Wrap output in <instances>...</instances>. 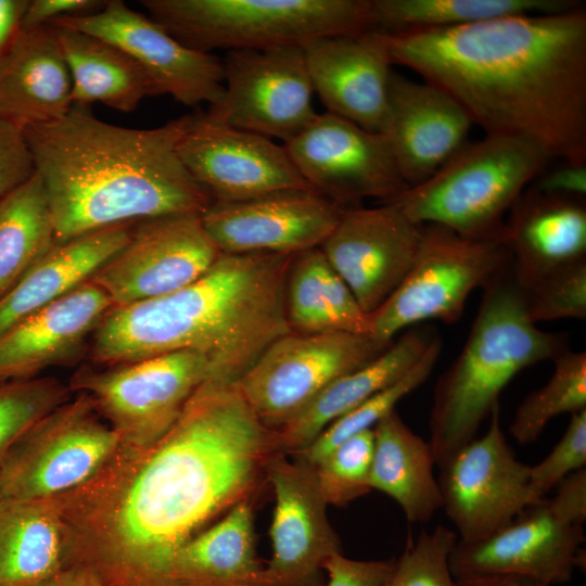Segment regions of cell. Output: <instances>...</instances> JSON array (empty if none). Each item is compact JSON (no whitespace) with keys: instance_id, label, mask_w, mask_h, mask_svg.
Instances as JSON below:
<instances>
[{"instance_id":"21","label":"cell","mask_w":586,"mask_h":586,"mask_svg":"<svg viewBox=\"0 0 586 586\" xmlns=\"http://www.w3.org/2000/svg\"><path fill=\"white\" fill-rule=\"evenodd\" d=\"M344 209L313 189L284 190L213 202L201 219L221 253L295 255L320 247Z\"/></svg>"},{"instance_id":"28","label":"cell","mask_w":586,"mask_h":586,"mask_svg":"<svg viewBox=\"0 0 586 586\" xmlns=\"http://www.w3.org/2000/svg\"><path fill=\"white\" fill-rule=\"evenodd\" d=\"M133 225H115L56 242L0 298V334L89 281L129 241Z\"/></svg>"},{"instance_id":"36","label":"cell","mask_w":586,"mask_h":586,"mask_svg":"<svg viewBox=\"0 0 586 586\" xmlns=\"http://www.w3.org/2000/svg\"><path fill=\"white\" fill-rule=\"evenodd\" d=\"M552 361L548 382L531 392L515 410L509 431L519 444L535 442L555 417L586 409V353L566 348Z\"/></svg>"},{"instance_id":"6","label":"cell","mask_w":586,"mask_h":586,"mask_svg":"<svg viewBox=\"0 0 586 586\" xmlns=\"http://www.w3.org/2000/svg\"><path fill=\"white\" fill-rule=\"evenodd\" d=\"M549 157L535 144L486 135L466 142L425 181L386 203L411 220L435 224L456 233L506 243L504 217Z\"/></svg>"},{"instance_id":"48","label":"cell","mask_w":586,"mask_h":586,"mask_svg":"<svg viewBox=\"0 0 586 586\" xmlns=\"http://www.w3.org/2000/svg\"><path fill=\"white\" fill-rule=\"evenodd\" d=\"M29 0H0V60L22 29Z\"/></svg>"},{"instance_id":"12","label":"cell","mask_w":586,"mask_h":586,"mask_svg":"<svg viewBox=\"0 0 586 586\" xmlns=\"http://www.w3.org/2000/svg\"><path fill=\"white\" fill-rule=\"evenodd\" d=\"M222 65L224 95L206 111L214 118L284 143L317 118L302 46L230 50Z\"/></svg>"},{"instance_id":"27","label":"cell","mask_w":586,"mask_h":586,"mask_svg":"<svg viewBox=\"0 0 586 586\" xmlns=\"http://www.w3.org/2000/svg\"><path fill=\"white\" fill-rule=\"evenodd\" d=\"M438 335L433 328H408L377 358L328 385L303 411L276 431L279 453L293 455L329 424L403 378Z\"/></svg>"},{"instance_id":"35","label":"cell","mask_w":586,"mask_h":586,"mask_svg":"<svg viewBox=\"0 0 586 586\" xmlns=\"http://www.w3.org/2000/svg\"><path fill=\"white\" fill-rule=\"evenodd\" d=\"M353 295L320 247L296 254L285 286V313L291 331H339L337 318L351 306Z\"/></svg>"},{"instance_id":"43","label":"cell","mask_w":586,"mask_h":586,"mask_svg":"<svg viewBox=\"0 0 586 586\" xmlns=\"http://www.w3.org/2000/svg\"><path fill=\"white\" fill-rule=\"evenodd\" d=\"M35 173L34 157L23 128L0 118V199Z\"/></svg>"},{"instance_id":"4","label":"cell","mask_w":586,"mask_h":586,"mask_svg":"<svg viewBox=\"0 0 586 586\" xmlns=\"http://www.w3.org/2000/svg\"><path fill=\"white\" fill-rule=\"evenodd\" d=\"M295 255L221 253L175 292L112 307L92 333V360L113 366L194 351L207 357L209 379L237 383L269 344L291 332L285 286Z\"/></svg>"},{"instance_id":"30","label":"cell","mask_w":586,"mask_h":586,"mask_svg":"<svg viewBox=\"0 0 586 586\" xmlns=\"http://www.w3.org/2000/svg\"><path fill=\"white\" fill-rule=\"evenodd\" d=\"M168 576L184 586H273L256 553L252 498L187 542Z\"/></svg>"},{"instance_id":"10","label":"cell","mask_w":586,"mask_h":586,"mask_svg":"<svg viewBox=\"0 0 586 586\" xmlns=\"http://www.w3.org/2000/svg\"><path fill=\"white\" fill-rule=\"evenodd\" d=\"M119 440L85 393L34 425L0 462V499H50L75 491L113 458Z\"/></svg>"},{"instance_id":"46","label":"cell","mask_w":586,"mask_h":586,"mask_svg":"<svg viewBox=\"0 0 586 586\" xmlns=\"http://www.w3.org/2000/svg\"><path fill=\"white\" fill-rule=\"evenodd\" d=\"M547 502L562 520L583 525L586 520V469H579L560 482L556 495Z\"/></svg>"},{"instance_id":"23","label":"cell","mask_w":586,"mask_h":586,"mask_svg":"<svg viewBox=\"0 0 586 586\" xmlns=\"http://www.w3.org/2000/svg\"><path fill=\"white\" fill-rule=\"evenodd\" d=\"M303 50L314 92L327 112L379 132L393 72L385 34L366 29L324 36Z\"/></svg>"},{"instance_id":"47","label":"cell","mask_w":586,"mask_h":586,"mask_svg":"<svg viewBox=\"0 0 586 586\" xmlns=\"http://www.w3.org/2000/svg\"><path fill=\"white\" fill-rule=\"evenodd\" d=\"M533 187L547 194L582 199L586 194V165L564 163L537 177Z\"/></svg>"},{"instance_id":"16","label":"cell","mask_w":586,"mask_h":586,"mask_svg":"<svg viewBox=\"0 0 586 586\" xmlns=\"http://www.w3.org/2000/svg\"><path fill=\"white\" fill-rule=\"evenodd\" d=\"M177 150L186 168L214 202H239L284 190L311 189L283 144L231 127L207 112L191 115Z\"/></svg>"},{"instance_id":"29","label":"cell","mask_w":586,"mask_h":586,"mask_svg":"<svg viewBox=\"0 0 586 586\" xmlns=\"http://www.w3.org/2000/svg\"><path fill=\"white\" fill-rule=\"evenodd\" d=\"M69 532L56 498L0 499V586H38L66 565Z\"/></svg>"},{"instance_id":"25","label":"cell","mask_w":586,"mask_h":586,"mask_svg":"<svg viewBox=\"0 0 586 586\" xmlns=\"http://www.w3.org/2000/svg\"><path fill=\"white\" fill-rule=\"evenodd\" d=\"M511 271L526 291L549 275L586 260V206L581 198L525 189L508 213Z\"/></svg>"},{"instance_id":"41","label":"cell","mask_w":586,"mask_h":586,"mask_svg":"<svg viewBox=\"0 0 586 586\" xmlns=\"http://www.w3.org/2000/svg\"><path fill=\"white\" fill-rule=\"evenodd\" d=\"M523 292L527 316L535 324L563 318L585 319L586 260L560 269Z\"/></svg>"},{"instance_id":"19","label":"cell","mask_w":586,"mask_h":586,"mask_svg":"<svg viewBox=\"0 0 586 586\" xmlns=\"http://www.w3.org/2000/svg\"><path fill=\"white\" fill-rule=\"evenodd\" d=\"M265 477L275 494L268 578L273 586H324L323 566L342 553V545L328 519L314 467L276 453Z\"/></svg>"},{"instance_id":"14","label":"cell","mask_w":586,"mask_h":586,"mask_svg":"<svg viewBox=\"0 0 586 586\" xmlns=\"http://www.w3.org/2000/svg\"><path fill=\"white\" fill-rule=\"evenodd\" d=\"M283 145L310 188L342 208L386 203L409 188L381 133L331 113Z\"/></svg>"},{"instance_id":"15","label":"cell","mask_w":586,"mask_h":586,"mask_svg":"<svg viewBox=\"0 0 586 586\" xmlns=\"http://www.w3.org/2000/svg\"><path fill=\"white\" fill-rule=\"evenodd\" d=\"M220 250L199 215H175L135 222L125 246L90 279L113 307L175 292L202 277Z\"/></svg>"},{"instance_id":"39","label":"cell","mask_w":586,"mask_h":586,"mask_svg":"<svg viewBox=\"0 0 586 586\" xmlns=\"http://www.w3.org/2000/svg\"><path fill=\"white\" fill-rule=\"evenodd\" d=\"M373 444V429L362 431L337 445L314 466L327 505L346 506L371 492Z\"/></svg>"},{"instance_id":"50","label":"cell","mask_w":586,"mask_h":586,"mask_svg":"<svg viewBox=\"0 0 586 586\" xmlns=\"http://www.w3.org/2000/svg\"><path fill=\"white\" fill-rule=\"evenodd\" d=\"M459 586H521V578L515 576H497L456 579Z\"/></svg>"},{"instance_id":"24","label":"cell","mask_w":586,"mask_h":586,"mask_svg":"<svg viewBox=\"0 0 586 586\" xmlns=\"http://www.w3.org/2000/svg\"><path fill=\"white\" fill-rule=\"evenodd\" d=\"M112 307L89 280L10 327L0 334V383L36 378L73 360Z\"/></svg>"},{"instance_id":"8","label":"cell","mask_w":586,"mask_h":586,"mask_svg":"<svg viewBox=\"0 0 586 586\" xmlns=\"http://www.w3.org/2000/svg\"><path fill=\"white\" fill-rule=\"evenodd\" d=\"M510 262L502 241L467 238L440 225H423L410 270L370 315L371 336L391 343L398 332L423 321H458L472 291L486 285Z\"/></svg>"},{"instance_id":"44","label":"cell","mask_w":586,"mask_h":586,"mask_svg":"<svg viewBox=\"0 0 586 586\" xmlns=\"http://www.w3.org/2000/svg\"><path fill=\"white\" fill-rule=\"evenodd\" d=\"M394 560H355L343 553L333 556L323 566L324 586H384Z\"/></svg>"},{"instance_id":"5","label":"cell","mask_w":586,"mask_h":586,"mask_svg":"<svg viewBox=\"0 0 586 586\" xmlns=\"http://www.w3.org/2000/svg\"><path fill=\"white\" fill-rule=\"evenodd\" d=\"M566 348L563 334L540 330L530 320L510 262L483 286L464 345L435 385L429 441L435 463L476 437L517 373Z\"/></svg>"},{"instance_id":"33","label":"cell","mask_w":586,"mask_h":586,"mask_svg":"<svg viewBox=\"0 0 586 586\" xmlns=\"http://www.w3.org/2000/svg\"><path fill=\"white\" fill-rule=\"evenodd\" d=\"M574 0H370V29L385 35L446 29L520 14L581 8Z\"/></svg>"},{"instance_id":"17","label":"cell","mask_w":586,"mask_h":586,"mask_svg":"<svg viewBox=\"0 0 586 586\" xmlns=\"http://www.w3.org/2000/svg\"><path fill=\"white\" fill-rule=\"evenodd\" d=\"M584 542L583 525L559 518L544 498L485 538L457 539L449 568L456 579L515 576L559 585L581 566Z\"/></svg>"},{"instance_id":"37","label":"cell","mask_w":586,"mask_h":586,"mask_svg":"<svg viewBox=\"0 0 586 586\" xmlns=\"http://www.w3.org/2000/svg\"><path fill=\"white\" fill-rule=\"evenodd\" d=\"M442 351L437 336L422 358L398 381L329 424L308 446L290 455L314 467L347 438L373 426L431 374Z\"/></svg>"},{"instance_id":"51","label":"cell","mask_w":586,"mask_h":586,"mask_svg":"<svg viewBox=\"0 0 586 586\" xmlns=\"http://www.w3.org/2000/svg\"><path fill=\"white\" fill-rule=\"evenodd\" d=\"M521 586H547L540 583L527 581V579H521Z\"/></svg>"},{"instance_id":"42","label":"cell","mask_w":586,"mask_h":586,"mask_svg":"<svg viewBox=\"0 0 586 586\" xmlns=\"http://www.w3.org/2000/svg\"><path fill=\"white\" fill-rule=\"evenodd\" d=\"M586 464V409L571 415L570 422L553 449L530 468V493L537 502L568 475Z\"/></svg>"},{"instance_id":"34","label":"cell","mask_w":586,"mask_h":586,"mask_svg":"<svg viewBox=\"0 0 586 586\" xmlns=\"http://www.w3.org/2000/svg\"><path fill=\"white\" fill-rule=\"evenodd\" d=\"M56 243L42 179L35 175L0 199V298Z\"/></svg>"},{"instance_id":"13","label":"cell","mask_w":586,"mask_h":586,"mask_svg":"<svg viewBox=\"0 0 586 586\" xmlns=\"http://www.w3.org/2000/svg\"><path fill=\"white\" fill-rule=\"evenodd\" d=\"M488 429L463 445L440 467L442 509L458 539L474 542L509 524L535 504L530 493V466L515 457L500 426L499 405Z\"/></svg>"},{"instance_id":"49","label":"cell","mask_w":586,"mask_h":586,"mask_svg":"<svg viewBox=\"0 0 586 586\" xmlns=\"http://www.w3.org/2000/svg\"><path fill=\"white\" fill-rule=\"evenodd\" d=\"M38 586H105L93 573L80 566H65Z\"/></svg>"},{"instance_id":"2","label":"cell","mask_w":586,"mask_h":586,"mask_svg":"<svg viewBox=\"0 0 586 586\" xmlns=\"http://www.w3.org/2000/svg\"><path fill=\"white\" fill-rule=\"evenodd\" d=\"M393 64L441 88L486 135L586 164V11L385 35Z\"/></svg>"},{"instance_id":"3","label":"cell","mask_w":586,"mask_h":586,"mask_svg":"<svg viewBox=\"0 0 586 586\" xmlns=\"http://www.w3.org/2000/svg\"><path fill=\"white\" fill-rule=\"evenodd\" d=\"M190 117L133 129L73 106L58 120L23 128L56 242L150 218L202 216L214 200L177 150Z\"/></svg>"},{"instance_id":"7","label":"cell","mask_w":586,"mask_h":586,"mask_svg":"<svg viewBox=\"0 0 586 586\" xmlns=\"http://www.w3.org/2000/svg\"><path fill=\"white\" fill-rule=\"evenodd\" d=\"M186 47L262 50L370 29V0H142Z\"/></svg>"},{"instance_id":"38","label":"cell","mask_w":586,"mask_h":586,"mask_svg":"<svg viewBox=\"0 0 586 586\" xmlns=\"http://www.w3.org/2000/svg\"><path fill=\"white\" fill-rule=\"evenodd\" d=\"M72 396L68 384L54 377L0 383V462L31 425Z\"/></svg>"},{"instance_id":"1","label":"cell","mask_w":586,"mask_h":586,"mask_svg":"<svg viewBox=\"0 0 586 586\" xmlns=\"http://www.w3.org/2000/svg\"><path fill=\"white\" fill-rule=\"evenodd\" d=\"M276 453V431L237 383L207 379L157 443L118 447L94 477L56 497L69 532L65 566L105 586H165L178 550L252 498Z\"/></svg>"},{"instance_id":"31","label":"cell","mask_w":586,"mask_h":586,"mask_svg":"<svg viewBox=\"0 0 586 586\" xmlns=\"http://www.w3.org/2000/svg\"><path fill=\"white\" fill-rule=\"evenodd\" d=\"M373 434L371 491L395 500L409 522H429L442 509L430 443L416 434L395 409L373 426Z\"/></svg>"},{"instance_id":"26","label":"cell","mask_w":586,"mask_h":586,"mask_svg":"<svg viewBox=\"0 0 586 586\" xmlns=\"http://www.w3.org/2000/svg\"><path fill=\"white\" fill-rule=\"evenodd\" d=\"M72 79L51 25L22 28L0 60V118L25 128L73 107Z\"/></svg>"},{"instance_id":"22","label":"cell","mask_w":586,"mask_h":586,"mask_svg":"<svg viewBox=\"0 0 586 586\" xmlns=\"http://www.w3.org/2000/svg\"><path fill=\"white\" fill-rule=\"evenodd\" d=\"M473 123L447 92L394 71L379 133L408 187L438 170L466 142Z\"/></svg>"},{"instance_id":"32","label":"cell","mask_w":586,"mask_h":586,"mask_svg":"<svg viewBox=\"0 0 586 586\" xmlns=\"http://www.w3.org/2000/svg\"><path fill=\"white\" fill-rule=\"evenodd\" d=\"M50 25L69 71L74 106L100 102L129 113L144 98L158 94L144 69L119 47L84 31Z\"/></svg>"},{"instance_id":"45","label":"cell","mask_w":586,"mask_h":586,"mask_svg":"<svg viewBox=\"0 0 586 586\" xmlns=\"http://www.w3.org/2000/svg\"><path fill=\"white\" fill-rule=\"evenodd\" d=\"M105 3L99 0H29L22 28L46 26L63 17L89 14Z\"/></svg>"},{"instance_id":"40","label":"cell","mask_w":586,"mask_h":586,"mask_svg":"<svg viewBox=\"0 0 586 586\" xmlns=\"http://www.w3.org/2000/svg\"><path fill=\"white\" fill-rule=\"evenodd\" d=\"M457 533L437 525L409 539L384 586H459L449 568Z\"/></svg>"},{"instance_id":"20","label":"cell","mask_w":586,"mask_h":586,"mask_svg":"<svg viewBox=\"0 0 586 586\" xmlns=\"http://www.w3.org/2000/svg\"><path fill=\"white\" fill-rule=\"evenodd\" d=\"M422 227L393 203L346 208L320 250L371 315L410 270Z\"/></svg>"},{"instance_id":"18","label":"cell","mask_w":586,"mask_h":586,"mask_svg":"<svg viewBox=\"0 0 586 586\" xmlns=\"http://www.w3.org/2000/svg\"><path fill=\"white\" fill-rule=\"evenodd\" d=\"M51 24L102 38L129 54L149 75L158 94L193 106L217 104L225 91L222 61L213 53L190 49L150 16L122 0H110L98 11L60 18Z\"/></svg>"},{"instance_id":"9","label":"cell","mask_w":586,"mask_h":586,"mask_svg":"<svg viewBox=\"0 0 586 586\" xmlns=\"http://www.w3.org/2000/svg\"><path fill=\"white\" fill-rule=\"evenodd\" d=\"M209 377L205 355L178 351L101 370L81 368L68 386L90 397L117 435L119 447L144 449L170 431Z\"/></svg>"},{"instance_id":"11","label":"cell","mask_w":586,"mask_h":586,"mask_svg":"<svg viewBox=\"0 0 586 586\" xmlns=\"http://www.w3.org/2000/svg\"><path fill=\"white\" fill-rule=\"evenodd\" d=\"M391 344L343 331H291L265 348L237 386L259 421L278 431L328 385L372 361Z\"/></svg>"}]
</instances>
